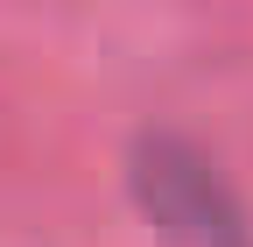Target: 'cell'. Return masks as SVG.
I'll return each instance as SVG.
<instances>
[{
    "mask_svg": "<svg viewBox=\"0 0 253 247\" xmlns=\"http://www.w3.org/2000/svg\"><path fill=\"white\" fill-rule=\"evenodd\" d=\"M141 198L155 205V219L204 240V247H246V226H239V205L218 191V177L204 170V156H190L176 141H148L141 148Z\"/></svg>",
    "mask_w": 253,
    "mask_h": 247,
    "instance_id": "6da1fadb",
    "label": "cell"
}]
</instances>
